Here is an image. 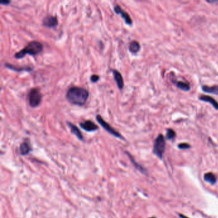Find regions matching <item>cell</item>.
Returning <instances> with one entry per match:
<instances>
[{
	"mask_svg": "<svg viewBox=\"0 0 218 218\" xmlns=\"http://www.w3.org/2000/svg\"><path fill=\"white\" fill-rule=\"evenodd\" d=\"M88 97V91L79 87H71L66 94V98L69 102L79 106H82L86 104Z\"/></svg>",
	"mask_w": 218,
	"mask_h": 218,
	"instance_id": "obj_1",
	"label": "cell"
},
{
	"mask_svg": "<svg viewBox=\"0 0 218 218\" xmlns=\"http://www.w3.org/2000/svg\"><path fill=\"white\" fill-rule=\"evenodd\" d=\"M42 50L43 45L39 41H33L28 43L22 50L14 54V57L17 59H21L26 54L35 56L41 53Z\"/></svg>",
	"mask_w": 218,
	"mask_h": 218,
	"instance_id": "obj_2",
	"label": "cell"
},
{
	"mask_svg": "<svg viewBox=\"0 0 218 218\" xmlns=\"http://www.w3.org/2000/svg\"><path fill=\"white\" fill-rule=\"evenodd\" d=\"M166 148L165 139L163 135H159L156 139L154 144L153 152L160 159H162Z\"/></svg>",
	"mask_w": 218,
	"mask_h": 218,
	"instance_id": "obj_3",
	"label": "cell"
},
{
	"mask_svg": "<svg viewBox=\"0 0 218 218\" xmlns=\"http://www.w3.org/2000/svg\"><path fill=\"white\" fill-rule=\"evenodd\" d=\"M28 101L32 108H36L40 105L42 101V93L39 88H33L28 94Z\"/></svg>",
	"mask_w": 218,
	"mask_h": 218,
	"instance_id": "obj_4",
	"label": "cell"
},
{
	"mask_svg": "<svg viewBox=\"0 0 218 218\" xmlns=\"http://www.w3.org/2000/svg\"><path fill=\"white\" fill-rule=\"evenodd\" d=\"M96 120L99 122V124L105 129L107 132H108L111 135H113V136H115L117 138H120L122 139H124V137H123L118 131H117L115 129H113V127H112L108 122H106L105 120L103 119V118L99 115H96Z\"/></svg>",
	"mask_w": 218,
	"mask_h": 218,
	"instance_id": "obj_5",
	"label": "cell"
},
{
	"mask_svg": "<svg viewBox=\"0 0 218 218\" xmlns=\"http://www.w3.org/2000/svg\"><path fill=\"white\" fill-rule=\"evenodd\" d=\"M114 12L117 14H120L121 15V17L124 19V21L126 22V23L128 25H132V19L130 17L129 14L126 12L124 9H122L121 8V6L119 5H116L114 6Z\"/></svg>",
	"mask_w": 218,
	"mask_h": 218,
	"instance_id": "obj_6",
	"label": "cell"
},
{
	"mask_svg": "<svg viewBox=\"0 0 218 218\" xmlns=\"http://www.w3.org/2000/svg\"><path fill=\"white\" fill-rule=\"evenodd\" d=\"M42 24L47 28H51L57 26L58 24V18L54 15H47L45 16L42 21Z\"/></svg>",
	"mask_w": 218,
	"mask_h": 218,
	"instance_id": "obj_7",
	"label": "cell"
},
{
	"mask_svg": "<svg viewBox=\"0 0 218 218\" xmlns=\"http://www.w3.org/2000/svg\"><path fill=\"white\" fill-rule=\"evenodd\" d=\"M81 128L87 132H93L99 129V127L91 120H85L79 124Z\"/></svg>",
	"mask_w": 218,
	"mask_h": 218,
	"instance_id": "obj_8",
	"label": "cell"
},
{
	"mask_svg": "<svg viewBox=\"0 0 218 218\" xmlns=\"http://www.w3.org/2000/svg\"><path fill=\"white\" fill-rule=\"evenodd\" d=\"M112 72L113 74L114 80L117 83V87L118 88V89L122 90L124 87V82L121 73L117 70H112Z\"/></svg>",
	"mask_w": 218,
	"mask_h": 218,
	"instance_id": "obj_9",
	"label": "cell"
},
{
	"mask_svg": "<svg viewBox=\"0 0 218 218\" xmlns=\"http://www.w3.org/2000/svg\"><path fill=\"white\" fill-rule=\"evenodd\" d=\"M67 124L68 127H69V129L72 132V134H73L74 136H76L79 140L83 139V135L81 132L80 130L79 129V128L76 126H75L74 124H72V123H71L69 122H67Z\"/></svg>",
	"mask_w": 218,
	"mask_h": 218,
	"instance_id": "obj_10",
	"label": "cell"
},
{
	"mask_svg": "<svg viewBox=\"0 0 218 218\" xmlns=\"http://www.w3.org/2000/svg\"><path fill=\"white\" fill-rule=\"evenodd\" d=\"M199 99L202 101L210 103L211 105L214 107V108L216 110H218V102H217L214 98L211 96H206V95H202L199 97Z\"/></svg>",
	"mask_w": 218,
	"mask_h": 218,
	"instance_id": "obj_11",
	"label": "cell"
},
{
	"mask_svg": "<svg viewBox=\"0 0 218 218\" xmlns=\"http://www.w3.org/2000/svg\"><path fill=\"white\" fill-rule=\"evenodd\" d=\"M31 150H32V148L30 143H28V142L24 141L23 143L21 144L19 147V152H20V154L22 156H26L29 154Z\"/></svg>",
	"mask_w": 218,
	"mask_h": 218,
	"instance_id": "obj_12",
	"label": "cell"
},
{
	"mask_svg": "<svg viewBox=\"0 0 218 218\" xmlns=\"http://www.w3.org/2000/svg\"><path fill=\"white\" fill-rule=\"evenodd\" d=\"M202 90L205 93L218 96V85H215V86L212 87L207 86V85H203V86H202Z\"/></svg>",
	"mask_w": 218,
	"mask_h": 218,
	"instance_id": "obj_13",
	"label": "cell"
},
{
	"mask_svg": "<svg viewBox=\"0 0 218 218\" xmlns=\"http://www.w3.org/2000/svg\"><path fill=\"white\" fill-rule=\"evenodd\" d=\"M141 46L139 43L136 41H132L130 42L129 45V50L130 53L136 54L139 51Z\"/></svg>",
	"mask_w": 218,
	"mask_h": 218,
	"instance_id": "obj_14",
	"label": "cell"
},
{
	"mask_svg": "<svg viewBox=\"0 0 218 218\" xmlns=\"http://www.w3.org/2000/svg\"><path fill=\"white\" fill-rule=\"evenodd\" d=\"M5 67L9 69H11L12 71H16V72H21V71H28L30 72L32 69L31 67H17L16 66H14L12 64H9V63H6L5 65Z\"/></svg>",
	"mask_w": 218,
	"mask_h": 218,
	"instance_id": "obj_15",
	"label": "cell"
},
{
	"mask_svg": "<svg viewBox=\"0 0 218 218\" xmlns=\"http://www.w3.org/2000/svg\"><path fill=\"white\" fill-rule=\"evenodd\" d=\"M175 85L178 89L184 92H189L191 90L190 85L187 83H185L183 81H177L175 83Z\"/></svg>",
	"mask_w": 218,
	"mask_h": 218,
	"instance_id": "obj_16",
	"label": "cell"
},
{
	"mask_svg": "<svg viewBox=\"0 0 218 218\" xmlns=\"http://www.w3.org/2000/svg\"><path fill=\"white\" fill-rule=\"evenodd\" d=\"M204 180L211 184H214L216 182V176L212 173H207L204 175Z\"/></svg>",
	"mask_w": 218,
	"mask_h": 218,
	"instance_id": "obj_17",
	"label": "cell"
},
{
	"mask_svg": "<svg viewBox=\"0 0 218 218\" xmlns=\"http://www.w3.org/2000/svg\"><path fill=\"white\" fill-rule=\"evenodd\" d=\"M176 133L173 129H168L166 130V138L168 140H171L175 138Z\"/></svg>",
	"mask_w": 218,
	"mask_h": 218,
	"instance_id": "obj_18",
	"label": "cell"
},
{
	"mask_svg": "<svg viewBox=\"0 0 218 218\" xmlns=\"http://www.w3.org/2000/svg\"><path fill=\"white\" fill-rule=\"evenodd\" d=\"M99 80V76L98 75L93 74L90 77V81L92 83H97Z\"/></svg>",
	"mask_w": 218,
	"mask_h": 218,
	"instance_id": "obj_19",
	"label": "cell"
},
{
	"mask_svg": "<svg viewBox=\"0 0 218 218\" xmlns=\"http://www.w3.org/2000/svg\"><path fill=\"white\" fill-rule=\"evenodd\" d=\"M178 147L181 149H187L191 147L190 145H189L188 143H180L178 145Z\"/></svg>",
	"mask_w": 218,
	"mask_h": 218,
	"instance_id": "obj_20",
	"label": "cell"
},
{
	"mask_svg": "<svg viewBox=\"0 0 218 218\" xmlns=\"http://www.w3.org/2000/svg\"><path fill=\"white\" fill-rule=\"evenodd\" d=\"M10 3H11L10 1H3V2H0V3H1L2 5H7Z\"/></svg>",
	"mask_w": 218,
	"mask_h": 218,
	"instance_id": "obj_21",
	"label": "cell"
},
{
	"mask_svg": "<svg viewBox=\"0 0 218 218\" xmlns=\"http://www.w3.org/2000/svg\"><path fill=\"white\" fill-rule=\"evenodd\" d=\"M180 216L181 217V218H187V217H186V216H183V215H181V214H180Z\"/></svg>",
	"mask_w": 218,
	"mask_h": 218,
	"instance_id": "obj_22",
	"label": "cell"
},
{
	"mask_svg": "<svg viewBox=\"0 0 218 218\" xmlns=\"http://www.w3.org/2000/svg\"><path fill=\"white\" fill-rule=\"evenodd\" d=\"M150 218H156V217H150Z\"/></svg>",
	"mask_w": 218,
	"mask_h": 218,
	"instance_id": "obj_23",
	"label": "cell"
}]
</instances>
